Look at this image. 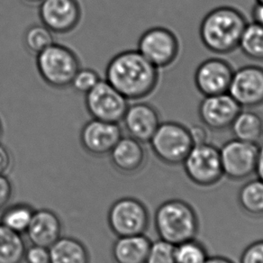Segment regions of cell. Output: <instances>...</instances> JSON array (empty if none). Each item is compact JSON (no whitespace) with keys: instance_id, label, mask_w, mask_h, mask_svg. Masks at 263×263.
<instances>
[{"instance_id":"37","label":"cell","mask_w":263,"mask_h":263,"mask_svg":"<svg viewBox=\"0 0 263 263\" xmlns=\"http://www.w3.org/2000/svg\"><path fill=\"white\" fill-rule=\"evenodd\" d=\"M204 263H235L233 259L227 258L226 256H209Z\"/></svg>"},{"instance_id":"35","label":"cell","mask_w":263,"mask_h":263,"mask_svg":"<svg viewBox=\"0 0 263 263\" xmlns=\"http://www.w3.org/2000/svg\"><path fill=\"white\" fill-rule=\"evenodd\" d=\"M252 23L263 26V3L256 2L252 9Z\"/></svg>"},{"instance_id":"13","label":"cell","mask_w":263,"mask_h":263,"mask_svg":"<svg viewBox=\"0 0 263 263\" xmlns=\"http://www.w3.org/2000/svg\"><path fill=\"white\" fill-rule=\"evenodd\" d=\"M242 109L229 93L204 97L198 106V117L205 128L223 131L230 128Z\"/></svg>"},{"instance_id":"11","label":"cell","mask_w":263,"mask_h":263,"mask_svg":"<svg viewBox=\"0 0 263 263\" xmlns=\"http://www.w3.org/2000/svg\"><path fill=\"white\" fill-rule=\"evenodd\" d=\"M241 108L263 105V67L246 65L234 70L228 90Z\"/></svg>"},{"instance_id":"16","label":"cell","mask_w":263,"mask_h":263,"mask_svg":"<svg viewBox=\"0 0 263 263\" xmlns=\"http://www.w3.org/2000/svg\"><path fill=\"white\" fill-rule=\"evenodd\" d=\"M122 122L129 136L142 143L150 142L161 123L158 110L145 102L129 105Z\"/></svg>"},{"instance_id":"8","label":"cell","mask_w":263,"mask_h":263,"mask_svg":"<svg viewBox=\"0 0 263 263\" xmlns=\"http://www.w3.org/2000/svg\"><path fill=\"white\" fill-rule=\"evenodd\" d=\"M85 106L93 119L119 124L129 106V100L106 81H99L85 94Z\"/></svg>"},{"instance_id":"38","label":"cell","mask_w":263,"mask_h":263,"mask_svg":"<svg viewBox=\"0 0 263 263\" xmlns=\"http://www.w3.org/2000/svg\"><path fill=\"white\" fill-rule=\"evenodd\" d=\"M21 1H22L23 3L28 5V6H37V5L40 6L41 3L44 0H21Z\"/></svg>"},{"instance_id":"36","label":"cell","mask_w":263,"mask_h":263,"mask_svg":"<svg viewBox=\"0 0 263 263\" xmlns=\"http://www.w3.org/2000/svg\"><path fill=\"white\" fill-rule=\"evenodd\" d=\"M255 173L257 177H258V179L263 181V145L259 146V148Z\"/></svg>"},{"instance_id":"22","label":"cell","mask_w":263,"mask_h":263,"mask_svg":"<svg viewBox=\"0 0 263 263\" xmlns=\"http://www.w3.org/2000/svg\"><path fill=\"white\" fill-rule=\"evenodd\" d=\"M238 204L248 216L263 217V181L252 179L241 186L238 193Z\"/></svg>"},{"instance_id":"4","label":"cell","mask_w":263,"mask_h":263,"mask_svg":"<svg viewBox=\"0 0 263 263\" xmlns=\"http://www.w3.org/2000/svg\"><path fill=\"white\" fill-rule=\"evenodd\" d=\"M36 57V68L43 81L51 88H69L79 70L81 62L70 48L53 44Z\"/></svg>"},{"instance_id":"29","label":"cell","mask_w":263,"mask_h":263,"mask_svg":"<svg viewBox=\"0 0 263 263\" xmlns=\"http://www.w3.org/2000/svg\"><path fill=\"white\" fill-rule=\"evenodd\" d=\"M100 81L101 79L96 70L88 68H81L71 81L70 87H72L75 91L85 95L90 91Z\"/></svg>"},{"instance_id":"40","label":"cell","mask_w":263,"mask_h":263,"mask_svg":"<svg viewBox=\"0 0 263 263\" xmlns=\"http://www.w3.org/2000/svg\"><path fill=\"white\" fill-rule=\"evenodd\" d=\"M261 138L263 139V121H262V126H261Z\"/></svg>"},{"instance_id":"39","label":"cell","mask_w":263,"mask_h":263,"mask_svg":"<svg viewBox=\"0 0 263 263\" xmlns=\"http://www.w3.org/2000/svg\"><path fill=\"white\" fill-rule=\"evenodd\" d=\"M2 134H3V124H2V122H1V119H0V139H1Z\"/></svg>"},{"instance_id":"6","label":"cell","mask_w":263,"mask_h":263,"mask_svg":"<svg viewBox=\"0 0 263 263\" xmlns=\"http://www.w3.org/2000/svg\"><path fill=\"white\" fill-rule=\"evenodd\" d=\"M182 165L186 178L197 186H216L223 178L219 148L209 142L195 144Z\"/></svg>"},{"instance_id":"33","label":"cell","mask_w":263,"mask_h":263,"mask_svg":"<svg viewBox=\"0 0 263 263\" xmlns=\"http://www.w3.org/2000/svg\"><path fill=\"white\" fill-rule=\"evenodd\" d=\"M11 167V154L7 147L0 143V174L6 175Z\"/></svg>"},{"instance_id":"7","label":"cell","mask_w":263,"mask_h":263,"mask_svg":"<svg viewBox=\"0 0 263 263\" xmlns=\"http://www.w3.org/2000/svg\"><path fill=\"white\" fill-rule=\"evenodd\" d=\"M110 229L117 237L144 234L150 224V215L145 205L134 197H124L115 202L108 212Z\"/></svg>"},{"instance_id":"34","label":"cell","mask_w":263,"mask_h":263,"mask_svg":"<svg viewBox=\"0 0 263 263\" xmlns=\"http://www.w3.org/2000/svg\"><path fill=\"white\" fill-rule=\"evenodd\" d=\"M190 131L195 144L208 142V134L205 126L193 125L192 127L190 128Z\"/></svg>"},{"instance_id":"28","label":"cell","mask_w":263,"mask_h":263,"mask_svg":"<svg viewBox=\"0 0 263 263\" xmlns=\"http://www.w3.org/2000/svg\"><path fill=\"white\" fill-rule=\"evenodd\" d=\"M145 263H175V245L160 238L152 241Z\"/></svg>"},{"instance_id":"17","label":"cell","mask_w":263,"mask_h":263,"mask_svg":"<svg viewBox=\"0 0 263 263\" xmlns=\"http://www.w3.org/2000/svg\"><path fill=\"white\" fill-rule=\"evenodd\" d=\"M143 144L131 136H122L109 154L114 167L123 174L139 172L146 161Z\"/></svg>"},{"instance_id":"30","label":"cell","mask_w":263,"mask_h":263,"mask_svg":"<svg viewBox=\"0 0 263 263\" xmlns=\"http://www.w3.org/2000/svg\"><path fill=\"white\" fill-rule=\"evenodd\" d=\"M240 263H263V240L249 245L241 252Z\"/></svg>"},{"instance_id":"19","label":"cell","mask_w":263,"mask_h":263,"mask_svg":"<svg viewBox=\"0 0 263 263\" xmlns=\"http://www.w3.org/2000/svg\"><path fill=\"white\" fill-rule=\"evenodd\" d=\"M152 241L144 234L118 237L112 255L116 263H145Z\"/></svg>"},{"instance_id":"3","label":"cell","mask_w":263,"mask_h":263,"mask_svg":"<svg viewBox=\"0 0 263 263\" xmlns=\"http://www.w3.org/2000/svg\"><path fill=\"white\" fill-rule=\"evenodd\" d=\"M154 227L160 239L177 245L197 238L199 219L197 211L189 202L172 198L158 206Z\"/></svg>"},{"instance_id":"15","label":"cell","mask_w":263,"mask_h":263,"mask_svg":"<svg viewBox=\"0 0 263 263\" xmlns=\"http://www.w3.org/2000/svg\"><path fill=\"white\" fill-rule=\"evenodd\" d=\"M122 136L123 132L119 124L92 118L83 125L80 140L88 154L99 157L109 154Z\"/></svg>"},{"instance_id":"32","label":"cell","mask_w":263,"mask_h":263,"mask_svg":"<svg viewBox=\"0 0 263 263\" xmlns=\"http://www.w3.org/2000/svg\"><path fill=\"white\" fill-rule=\"evenodd\" d=\"M13 186L8 177L0 174V211L7 208L11 199Z\"/></svg>"},{"instance_id":"41","label":"cell","mask_w":263,"mask_h":263,"mask_svg":"<svg viewBox=\"0 0 263 263\" xmlns=\"http://www.w3.org/2000/svg\"><path fill=\"white\" fill-rule=\"evenodd\" d=\"M256 2H259V3H263V0H256Z\"/></svg>"},{"instance_id":"10","label":"cell","mask_w":263,"mask_h":263,"mask_svg":"<svg viewBox=\"0 0 263 263\" xmlns=\"http://www.w3.org/2000/svg\"><path fill=\"white\" fill-rule=\"evenodd\" d=\"M259 146L258 143L234 139L220 148L223 177L234 181L247 179L255 173Z\"/></svg>"},{"instance_id":"24","label":"cell","mask_w":263,"mask_h":263,"mask_svg":"<svg viewBox=\"0 0 263 263\" xmlns=\"http://www.w3.org/2000/svg\"><path fill=\"white\" fill-rule=\"evenodd\" d=\"M34 209L27 204H16L6 208L0 223L19 234H25L33 218Z\"/></svg>"},{"instance_id":"20","label":"cell","mask_w":263,"mask_h":263,"mask_svg":"<svg viewBox=\"0 0 263 263\" xmlns=\"http://www.w3.org/2000/svg\"><path fill=\"white\" fill-rule=\"evenodd\" d=\"M49 252L50 263H89L88 249L75 238H59Z\"/></svg>"},{"instance_id":"21","label":"cell","mask_w":263,"mask_h":263,"mask_svg":"<svg viewBox=\"0 0 263 263\" xmlns=\"http://www.w3.org/2000/svg\"><path fill=\"white\" fill-rule=\"evenodd\" d=\"M262 121V118L255 112L241 109L231 124V131L235 139L258 143L261 139Z\"/></svg>"},{"instance_id":"1","label":"cell","mask_w":263,"mask_h":263,"mask_svg":"<svg viewBox=\"0 0 263 263\" xmlns=\"http://www.w3.org/2000/svg\"><path fill=\"white\" fill-rule=\"evenodd\" d=\"M159 69L137 50L121 51L110 60L106 81L128 100L145 99L159 83Z\"/></svg>"},{"instance_id":"18","label":"cell","mask_w":263,"mask_h":263,"mask_svg":"<svg viewBox=\"0 0 263 263\" xmlns=\"http://www.w3.org/2000/svg\"><path fill=\"white\" fill-rule=\"evenodd\" d=\"M62 230L59 216L50 209H44L34 211L26 234L32 245L50 248L62 237Z\"/></svg>"},{"instance_id":"2","label":"cell","mask_w":263,"mask_h":263,"mask_svg":"<svg viewBox=\"0 0 263 263\" xmlns=\"http://www.w3.org/2000/svg\"><path fill=\"white\" fill-rule=\"evenodd\" d=\"M248 25L242 12L230 6H221L209 11L202 19L199 36L209 51L229 54L238 49L241 35Z\"/></svg>"},{"instance_id":"9","label":"cell","mask_w":263,"mask_h":263,"mask_svg":"<svg viewBox=\"0 0 263 263\" xmlns=\"http://www.w3.org/2000/svg\"><path fill=\"white\" fill-rule=\"evenodd\" d=\"M179 41L172 30L155 26L140 37L137 51L158 69L166 68L175 62L179 54Z\"/></svg>"},{"instance_id":"31","label":"cell","mask_w":263,"mask_h":263,"mask_svg":"<svg viewBox=\"0 0 263 263\" xmlns=\"http://www.w3.org/2000/svg\"><path fill=\"white\" fill-rule=\"evenodd\" d=\"M26 263H50L49 248L33 245L26 249L25 259Z\"/></svg>"},{"instance_id":"23","label":"cell","mask_w":263,"mask_h":263,"mask_svg":"<svg viewBox=\"0 0 263 263\" xmlns=\"http://www.w3.org/2000/svg\"><path fill=\"white\" fill-rule=\"evenodd\" d=\"M26 249L21 234L0 223V263H22Z\"/></svg>"},{"instance_id":"12","label":"cell","mask_w":263,"mask_h":263,"mask_svg":"<svg viewBox=\"0 0 263 263\" xmlns=\"http://www.w3.org/2000/svg\"><path fill=\"white\" fill-rule=\"evenodd\" d=\"M234 72L233 66L227 60L208 59L195 71V86L204 97L228 93Z\"/></svg>"},{"instance_id":"5","label":"cell","mask_w":263,"mask_h":263,"mask_svg":"<svg viewBox=\"0 0 263 263\" xmlns=\"http://www.w3.org/2000/svg\"><path fill=\"white\" fill-rule=\"evenodd\" d=\"M149 143L154 155L171 166L182 164L195 145L190 128L176 121L161 123Z\"/></svg>"},{"instance_id":"26","label":"cell","mask_w":263,"mask_h":263,"mask_svg":"<svg viewBox=\"0 0 263 263\" xmlns=\"http://www.w3.org/2000/svg\"><path fill=\"white\" fill-rule=\"evenodd\" d=\"M53 43V33L43 24L30 26L24 34V44L26 49L34 56L39 54Z\"/></svg>"},{"instance_id":"25","label":"cell","mask_w":263,"mask_h":263,"mask_svg":"<svg viewBox=\"0 0 263 263\" xmlns=\"http://www.w3.org/2000/svg\"><path fill=\"white\" fill-rule=\"evenodd\" d=\"M238 49L250 60L263 62V26L248 23L241 35Z\"/></svg>"},{"instance_id":"14","label":"cell","mask_w":263,"mask_h":263,"mask_svg":"<svg viewBox=\"0 0 263 263\" xmlns=\"http://www.w3.org/2000/svg\"><path fill=\"white\" fill-rule=\"evenodd\" d=\"M39 7L42 24L53 33H70L81 22L82 13L78 0H44Z\"/></svg>"},{"instance_id":"27","label":"cell","mask_w":263,"mask_h":263,"mask_svg":"<svg viewBox=\"0 0 263 263\" xmlns=\"http://www.w3.org/2000/svg\"><path fill=\"white\" fill-rule=\"evenodd\" d=\"M209 256L205 245L197 238L175 245V263H204Z\"/></svg>"}]
</instances>
